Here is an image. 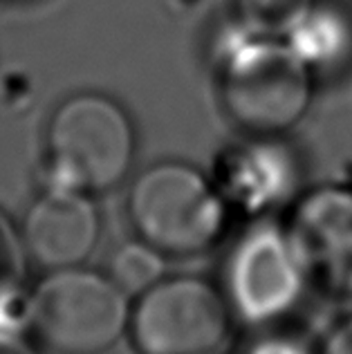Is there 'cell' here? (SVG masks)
<instances>
[{
    "mask_svg": "<svg viewBox=\"0 0 352 354\" xmlns=\"http://www.w3.org/2000/svg\"><path fill=\"white\" fill-rule=\"evenodd\" d=\"M281 39L312 74H332L352 63V16L317 0Z\"/></svg>",
    "mask_w": 352,
    "mask_h": 354,
    "instance_id": "cell-10",
    "label": "cell"
},
{
    "mask_svg": "<svg viewBox=\"0 0 352 354\" xmlns=\"http://www.w3.org/2000/svg\"><path fill=\"white\" fill-rule=\"evenodd\" d=\"M211 61L222 106L249 135H283L308 115L314 74L279 36L231 18L213 36Z\"/></svg>",
    "mask_w": 352,
    "mask_h": 354,
    "instance_id": "cell-1",
    "label": "cell"
},
{
    "mask_svg": "<svg viewBox=\"0 0 352 354\" xmlns=\"http://www.w3.org/2000/svg\"><path fill=\"white\" fill-rule=\"evenodd\" d=\"M135 155L137 130L126 108L101 92H77L48 119L43 186L88 195L113 191L131 175Z\"/></svg>",
    "mask_w": 352,
    "mask_h": 354,
    "instance_id": "cell-2",
    "label": "cell"
},
{
    "mask_svg": "<svg viewBox=\"0 0 352 354\" xmlns=\"http://www.w3.org/2000/svg\"><path fill=\"white\" fill-rule=\"evenodd\" d=\"M128 321L131 296L106 272L54 269L30 290L27 328L57 354H104L128 334Z\"/></svg>",
    "mask_w": 352,
    "mask_h": 354,
    "instance_id": "cell-4",
    "label": "cell"
},
{
    "mask_svg": "<svg viewBox=\"0 0 352 354\" xmlns=\"http://www.w3.org/2000/svg\"><path fill=\"white\" fill-rule=\"evenodd\" d=\"M245 354H314L305 341L290 334H265L245 350Z\"/></svg>",
    "mask_w": 352,
    "mask_h": 354,
    "instance_id": "cell-14",
    "label": "cell"
},
{
    "mask_svg": "<svg viewBox=\"0 0 352 354\" xmlns=\"http://www.w3.org/2000/svg\"><path fill=\"white\" fill-rule=\"evenodd\" d=\"M32 260L27 256L21 225L0 211V303L27 296V269Z\"/></svg>",
    "mask_w": 352,
    "mask_h": 354,
    "instance_id": "cell-12",
    "label": "cell"
},
{
    "mask_svg": "<svg viewBox=\"0 0 352 354\" xmlns=\"http://www.w3.org/2000/svg\"><path fill=\"white\" fill-rule=\"evenodd\" d=\"M21 234L32 265L45 272L83 265L101 238L95 195L43 186L25 211Z\"/></svg>",
    "mask_w": 352,
    "mask_h": 354,
    "instance_id": "cell-9",
    "label": "cell"
},
{
    "mask_svg": "<svg viewBox=\"0 0 352 354\" xmlns=\"http://www.w3.org/2000/svg\"><path fill=\"white\" fill-rule=\"evenodd\" d=\"M285 229L310 285L352 301V186L323 184L308 191Z\"/></svg>",
    "mask_w": 352,
    "mask_h": 354,
    "instance_id": "cell-7",
    "label": "cell"
},
{
    "mask_svg": "<svg viewBox=\"0 0 352 354\" xmlns=\"http://www.w3.org/2000/svg\"><path fill=\"white\" fill-rule=\"evenodd\" d=\"M213 182L229 211L261 220L296 195L301 160L281 135H249L220 157Z\"/></svg>",
    "mask_w": 352,
    "mask_h": 354,
    "instance_id": "cell-8",
    "label": "cell"
},
{
    "mask_svg": "<svg viewBox=\"0 0 352 354\" xmlns=\"http://www.w3.org/2000/svg\"><path fill=\"white\" fill-rule=\"evenodd\" d=\"M106 274L128 296L137 298L166 278V254L142 238L128 240L113 251Z\"/></svg>",
    "mask_w": 352,
    "mask_h": 354,
    "instance_id": "cell-11",
    "label": "cell"
},
{
    "mask_svg": "<svg viewBox=\"0 0 352 354\" xmlns=\"http://www.w3.org/2000/svg\"><path fill=\"white\" fill-rule=\"evenodd\" d=\"M314 3L317 0H234V18L249 30L281 39Z\"/></svg>",
    "mask_w": 352,
    "mask_h": 354,
    "instance_id": "cell-13",
    "label": "cell"
},
{
    "mask_svg": "<svg viewBox=\"0 0 352 354\" xmlns=\"http://www.w3.org/2000/svg\"><path fill=\"white\" fill-rule=\"evenodd\" d=\"M317 354H352V319L339 323L326 337Z\"/></svg>",
    "mask_w": 352,
    "mask_h": 354,
    "instance_id": "cell-16",
    "label": "cell"
},
{
    "mask_svg": "<svg viewBox=\"0 0 352 354\" xmlns=\"http://www.w3.org/2000/svg\"><path fill=\"white\" fill-rule=\"evenodd\" d=\"M137 238L166 256L205 254L227 231L229 207L216 182L187 162L164 160L135 177L126 198Z\"/></svg>",
    "mask_w": 352,
    "mask_h": 354,
    "instance_id": "cell-3",
    "label": "cell"
},
{
    "mask_svg": "<svg viewBox=\"0 0 352 354\" xmlns=\"http://www.w3.org/2000/svg\"><path fill=\"white\" fill-rule=\"evenodd\" d=\"M308 287V274L285 225L263 218L236 238L222 267V294L231 314L254 328L287 319Z\"/></svg>",
    "mask_w": 352,
    "mask_h": 354,
    "instance_id": "cell-5",
    "label": "cell"
},
{
    "mask_svg": "<svg viewBox=\"0 0 352 354\" xmlns=\"http://www.w3.org/2000/svg\"><path fill=\"white\" fill-rule=\"evenodd\" d=\"M0 354H39L30 332L0 330Z\"/></svg>",
    "mask_w": 352,
    "mask_h": 354,
    "instance_id": "cell-15",
    "label": "cell"
},
{
    "mask_svg": "<svg viewBox=\"0 0 352 354\" xmlns=\"http://www.w3.org/2000/svg\"><path fill=\"white\" fill-rule=\"evenodd\" d=\"M231 319L225 294L205 278H164L131 305L128 339L137 354H213Z\"/></svg>",
    "mask_w": 352,
    "mask_h": 354,
    "instance_id": "cell-6",
    "label": "cell"
}]
</instances>
